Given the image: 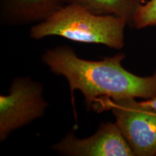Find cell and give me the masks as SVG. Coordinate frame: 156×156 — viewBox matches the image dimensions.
<instances>
[{
    "instance_id": "obj_1",
    "label": "cell",
    "mask_w": 156,
    "mask_h": 156,
    "mask_svg": "<svg viewBox=\"0 0 156 156\" xmlns=\"http://www.w3.org/2000/svg\"><path fill=\"white\" fill-rule=\"evenodd\" d=\"M124 58V54L119 53L97 61L87 60L79 57L72 48L62 46L48 49L42 61L52 73L67 80L76 116L75 90L80 91L89 107L99 98L118 100L156 97V71L147 77L134 75L122 66Z\"/></svg>"
},
{
    "instance_id": "obj_2",
    "label": "cell",
    "mask_w": 156,
    "mask_h": 156,
    "mask_svg": "<svg viewBox=\"0 0 156 156\" xmlns=\"http://www.w3.org/2000/svg\"><path fill=\"white\" fill-rule=\"evenodd\" d=\"M124 18L93 12L76 4H67L30 29V37L60 36L83 44H103L114 49L124 46Z\"/></svg>"
},
{
    "instance_id": "obj_3",
    "label": "cell",
    "mask_w": 156,
    "mask_h": 156,
    "mask_svg": "<svg viewBox=\"0 0 156 156\" xmlns=\"http://www.w3.org/2000/svg\"><path fill=\"white\" fill-rule=\"evenodd\" d=\"M92 107L98 112L112 111L134 155H156V112L144 107L135 98H99Z\"/></svg>"
},
{
    "instance_id": "obj_4",
    "label": "cell",
    "mask_w": 156,
    "mask_h": 156,
    "mask_svg": "<svg viewBox=\"0 0 156 156\" xmlns=\"http://www.w3.org/2000/svg\"><path fill=\"white\" fill-rule=\"evenodd\" d=\"M47 106L41 84L29 77L15 78L8 93L0 95V141L42 117Z\"/></svg>"
},
{
    "instance_id": "obj_5",
    "label": "cell",
    "mask_w": 156,
    "mask_h": 156,
    "mask_svg": "<svg viewBox=\"0 0 156 156\" xmlns=\"http://www.w3.org/2000/svg\"><path fill=\"white\" fill-rule=\"evenodd\" d=\"M61 155L67 156H134L116 123L105 122L89 137L80 139L68 133L53 146Z\"/></svg>"
},
{
    "instance_id": "obj_6",
    "label": "cell",
    "mask_w": 156,
    "mask_h": 156,
    "mask_svg": "<svg viewBox=\"0 0 156 156\" xmlns=\"http://www.w3.org/2000/svg\"><path fill=\"white\" fill-rule=\"evenodd\" d=\"M64 3V0H1L2 18L15 25L41 22Z\"/></svg>"
},
{
    "instance_id": "obj_7",
    "label": "cell",
    "mask_w": 156,
    "mask_h": 156,
    "mask_svg": "<svg viewBox=\"0 0 156 156\" xmlns=\"http://www.w3.org/2000/svg\"><path fill=\"white\" fill-rule=\"evenodd\" d=\"M67 4H76L93 12L122 17L129 25H133L134 15L142 0H64Z\"/></svg>"
},
{
    "instance_id": "obj_8",
    "label": "cell",
    "mask_w": 156,
    "mask_h": 156,
    "mask_svg": "<svg viewBox=\"0 0 156 156\" xmlns=\"http://www.w3.org/2000/svg\"><path fill=\"white\" fill-rule=\"evenodd\" d=\"M137 29L156 26V0L142 3L134 15L133 25Z\"/></svg>"
},
{
    "instance_id": "obj_9",
    "label": "cell",
    "mask_w": 156,
    "mask_h": 156,
    "mask_svg": "<svg viewBox=\"0 0 156 156\" xmlns=\"http://www.w3.org/2000/svg\"><path fill=\"white\" fill-rule=\"evenodd\" d=\"M140 103L145 108L156 112V97L153 98L145 99V101H141Z\"/></svg>"
}]
</instances>
